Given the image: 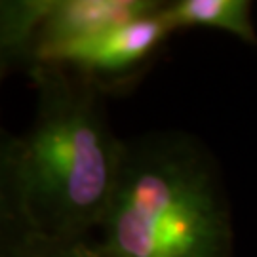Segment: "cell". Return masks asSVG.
I'll use <instances>...</instances> for the list:
<instances>
[{
    "instance_id": "5b68a950",
    "label": "cell",
    "mask_w": 257,
    "mask_h": 257,
    "mask_svg": "<svg viewBox=\"0 0 257 257\" xmlns=\"http://www.w3.org/2000/svg\"><path fill=\"white\" fill-rule=\"evenodd\" d=\"M166 14L174 29L206 27L225 31L244 42L257 44L248 0H177L166 4Z\"/></svg>"
},
{
    "instance_id": "7a4b0ae2",
    "label": "cell",
    "mask_w": 257,
    "mask_h": 257,
    "mask_svg": "<svg viewBox=\"0 0 257 257\" xmlns=\"http://www.w3.org/2000/svg\"><path fill=\"white\" fill-rule=\"evenodd\" d=\"M107 257H230L232 221L221 177L189 138L126 145L101 223Z\"/></svg>"
},
{
    "instance_id": "8992f818",
    "label": "cell",
    "mask_w": 257,
    "mask_h": 257,
    "mask_svg": "<svg viewBox=\"0 0 257 257\" xmlns=\"http://www.w3.org/2000/svg\"><path fill=\"white\" fill-rule=\"evenodd\" d=\"M0 257H107V253L99 242L90 238H55L8 230Z\"/></svg>"
},
{
    "instance_id": "52a82bcc",
    "label": "cell",
    "mask_w": 257,
    "mask_h": 257,
    "mask_svg": "<svg viewBox=\"0 0 257 257\" xmlns=\"http://www.w3.org/2000/svg\"><path fill=\"white\" fill-rule=\"evenodd\" d=\"M46 8L48 2H12L2 10V50L10 55L23 48L33 50Z\"/></svg>"
},
{
    "instance_id": "3957f363",
    "label": "cell",
    "mask_w": 257,
    "mask_h": 257,
    "mask_svg": "<svg viewBox=\"0 0 257 257\" xmlns=\"http://www.w3.org/2000/svg\"><path fill=\"white\" fill-rule=\"evenodd\" d=\"M175 31L166 14V4L145 18L109 29L101 35L71 42L42 55L37 63L74 67L92 78L95 74H118L139 67L166 37ZM35 63V65H37Z\"/></svg>"
},
{
    "instance_id": "6da1fadb",
    "label": "cell",
    "mask_w": 257,
    "mask_h": 257,
    "mask_svg": "<svg viewBox=\"0 0 257 257\" xmlns=\"http://www.w3.org/2000/svg\"><path fill=\"white\" fill-rule=\"evenodd\" d=\"M31 74L35 120L2 145V221L8 230L88 238L105 219L128 143L110 130L90 78L55 63H37Z\"/></svg>"
},
{
    "instance_id": "277c9868",
    "label": "cell",
    "mask_w": 257,
    "mask_h": 257,
    "mask_svg": "<svg viewBox=\"0 0 257 257\" xmlns=\"http://www.w3.org/2000/svg\"><path fill=\"white\" fill-rule=\"evenodd\" d=\"M164 4L153 0H55L48 2L33 42V59L71 42L145 18Z\"/></svg>"
}]
</instances>
